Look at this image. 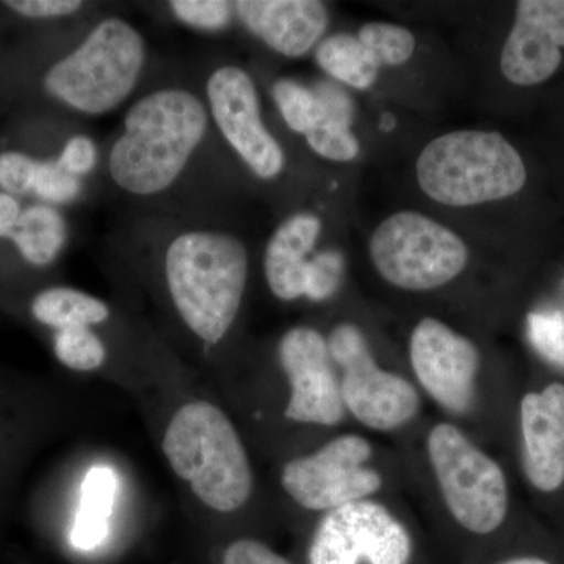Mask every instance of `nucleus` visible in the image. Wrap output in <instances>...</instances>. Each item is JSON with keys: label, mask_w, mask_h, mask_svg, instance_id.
<instances>
[{"label": "nucleus", "mask_w": 564, "mask_h": 564, "mask_svg": "<svg viewBox=\"0 0 564 564\" xmlns=\"http://www.w3.org/2000/svg\"><path fill=\"white\" fill-rule=\"evenodd\" d=\"M410 361L415 380L437 406L455 415L473 410L480 373V352L473 340L425 317L411 333Z\"/></svg>", "instance_id": "obj_11"}, {"label": "nucleus", "mask_w": 564, "mask_h": 564, "mask_svg": "<svg viewBox=\"0 0 564 564\" xmlns=\"http://www.w3.org/2000/svg\"><path fill=\"white\" fill-rule=\"evenodd\" d=\"M350 126L351 122L322 115L321 121L304 137L311 150L321 158L334 162H350L361 151Z\"/></svg>", "instance_id": "obj_25"}, {"label": "nucleus", "mask_w": 564, "mask_h": 564, "mask_svg": "<svg viewBox=\"0 0 564 564\" xmlns=\"http://www.w3.org/2000/svg\"><path fill=\"white\" fill-rule=\"evenodd\" d=\"M486 564H556L554 560L540 554H514L492 560Z\"/></svg>", "instance_id": "obj_35"}, {"label": "nucleus", "mask_w": 564, "mask_h": 564, "mask_svg": "<svg viewBox=\"0 0 564 564\" xmlns=\"http://www.w3.org/2000/svg\"><path fill=\"white\" fill-rule=\"evenodd\" d=\"M393 126H395V118H393L392 115L384 113L383 118H381V131L391 132Z\"/></svg>", "instance_id": "obj_36"}, {"label": "nucleus", "mask_w": 564, "mask_h": 564, "mask_svg": "<svg viewBox=\"0 0 564 564\" xmlns=\"http://www.w3.org/2000/svg\"><path fill=\"white\" fill-rule=\"evenodd\" d=\"M165 276L177 314L204 344L232 328L248 282V251L231 234H181L166 250Z\"/></svg>", "instance_id": "obj_2"}, {"label": "nucleus", "mask_w": 564, "mask_h": 564, "mask_svg": "<svg viewBox=\"0 0 564 564\" xmlns=\"http://www.w3.org/2000/svg\"><path fill=\"white\" fill-rule=\"evenodd\" d=\"M519 421L527 480L536 491H558L564 485V384L525 393Z\"/></svg>", "instance_id": "obj_15"}, {"label": "nucleus", "mask_w": 564, "mask_h": 564, "mask_svg": "<svg viewBox=\"0 0 564 564\" xmlns=\"http://www.w3.org/2000/svg\"><path fill=\"white\" fill-rule=\"evenodd\" d=\"M221 564H295L285 558L269 544L254 538H240L223 552Z\"/></svg>", "instance_id": "obj_31"}, {"label": "nucleus", "mask_w": 564, "mask_h": 564, "mask_svg": "<svg viewBox=\"0 0 564 564\" xmlns=\"http://www.w3.org/2000/svg\"><path fill=\"white\" fill-rule=\"evenodd\" d=\"M7 7L25 18H62L77 13L80 0H9Z\"/></svg>", "instance_id": "obj_33"}, {"label": "nucleus", "mask_w": 564, "mask_h": 564, "mask_svg": "<svg viewBox=\"0 0 564 564\" xmlns=\"http://www.w3.org/2000/svg\"><path fill=\"white\" fill-rule=\"evenodd\" d=\"M306 564H423L410 527L383 503L359 500L323 513Z\"/></svg>", "instance_id": "obj_9"}, {"label": "nucleus", "mask_w": 564, "mask_h": 564, "mask_svg": "<svg viewBox=\"0 0 564 564\" xmlns=\"http://www.w3.org/2000/svg\"><path fill=\"white\" fill-rule=\"evenodd\" d=\"M117 489V474L110 467L95 466L85 475L79 510L70 532V543L77 551H95L109 536V519Z\"/></svg>", "instance_id": "obj_18"}, {"label": "nucleus", "mask_w": 564, "mask_h": 564, "mask_svg": "<svg viewBox=\"0 0 564 564\" xmlns=\"http://www.w3.org/2000/svg\"><path fill=\"white\" fill-rule=\"evenodd\" d=\"M68 237L61 212L46 204H36L21 212L9 239L13 240L22 258L33 265H50L61 254Z\"/></svg>", "instance_id": "obj_19"}, {"label": "nucleus", "mask_w": 564, "mask_h": 564, "mask_svg": "<svg viewBox=\"0 0 564 564\" xmlns=\"http://www.w3.org/2000/svg\"><path fill=\"white\" fill-rule=\"evenodd\" d=\"M373 445L361 434L345 433L322 445L314 454L285 463L281 486L307 511H328L372 499L383 488V477L369 466Z\"/></svg>", "instance_id": "obj_10"}, {"label": "nucleus", "mask_w": 564, "mask_h": 564, "mask_svg": "<svg viewBox=\"0 0 564 564\" xmlns=\"http://www.w3.org/2000/svg\"><path fill=\"white\" fill-rule=\"evenodd\" d=\"M326 343L334 366L343 370L339 381L345 411L356 421L373 432L389 433L417 417V389L402 375L378 366L358 326L340 323Z\"/></svg>", "instance_id": "obj_8"}, {"label": "nucleus", "mask_w": 564, "mask_h": 564, "mask_svg": "<svg viewBox=\"0 0 564 564\" xmlns=\"http://www.w3.org/2000/svg\"><path fill=\"white\" fill-rule=\"evenodd\" d=\"M162 451L204 507L234 513L251 499L250 456L231 419L215 404L196 400L181 406L163 434Z\"/></svg>", "instance_id": "obj_3"}, {"label": "nucleus", "mask_w": 564, "mask_h": 564, "mask_svg": "<svg viewBox=\"0 0 564 564\" xmlns=\"http://www.w3.org/2000/svg\"><path fill=\"white\" fill-rule=\"evenodd\" d=\"M174 17L199 31H223L232 20L234 3L223 0H173Z\"/></svg>", "instance_id": "obj_27"}, {"label": "nucleus", "mask_w": 564, "mask_h": 564, "mask_svg": "<svg viewBox=\"0 0 564 564\" xmlns=\"http://www.w3.org/2000/svg\"><path fill=\"white\" fill-rule=\"evenodd\" d=\"M318 66L333 79L343 82L356 90H367L378 79L380 65L358 36L336 33L318 44L315 51Z\"/></svg>", "instance_id": "obj_21"}, {"label": "nucleus", "mask_w": 564, "mask_h": 564, "mask_svg": "<svg viewBox=\"0 0 564 564\" xmlns=\"http://www.w3.org/2000/svg\"><path fill=\"white\" fill-rule=\"evenodd\" d=\"M54 352L58 361L74 372L101 369L107 348L91 328H70L55 333Z\"/></svg>", "instance_id": "obj_22"}, {"label": "nucleus", "mask_w": 564, "mask_h": 564, "mask_svg": "<svg viewBox=\"0 0 564 564\" xmlns=\"http://www.w3.org/2000/svg\"><path fill=\"white\" fill-rule=\"evenodd\" d=\"M358 39L380 66L403 65L415 51L413 33L388 22H369L361 28Z\"/></svg>", "instance_id": "obj_24"}, {"label": "nucleus", "mask_w": 564, "mask_h": 564, "mask_svg": "<svg viewBox=\"0 0 564 564\" xmlns=\"http://www.w3.org/2000/svg\"><path fill=\"white\" fill-rule=\"evenodd\" d=\"M417 181L433 202L451 207L510 198L524 188L525 163L499 132L456 131L423 148Z\"/></svg>", "instance_id": "obj_4"}, {"label": "nucleus", "mask_w": 564, "mask_h": 564, "mask_svg": "<svg viewBox=\"0 0 564 564\" xmlns=\"http://www.w3.org/2000/svg\"><path fill=\"white\" fill-rule=\"evenodd\" d=\"M278 356L289 381L285 417L304 425H339L347 411L325 337L310 326H296L282 336Z\"/></svg>", "instance_id": "obj_13"}, {"label": "nucleus", "mask_w": 564, "mask_h": 564, "mask_svg": "<svg viewBox=\"0 0 564 564\" xmlns=\"http://www.w3.org/2000/svg\"><path fill=\"white\" fill-rule=\"evenodd\" d=\"M40 161L22 154L7 151L0 154V188L9 195L33 193Z\"/></svg>", "instance_id": "obj_30"}, {"label": "nucleus", "mask_w": 564, "mask_h": 564, "mask_svg": "<svg viewBox=\"0 0 564 564\" xmlns=\"http://www.w3.org/2000/svg\"><path fill=\"white\" fill-rule=\"evenodd\" d=\"M529 332L538 351L564 367V314H530Z\"/></svg>", "instance_id": "obj_29"}, {"label": "nucleus", "mask_w": 564, "mask_h": 564, "mask_svg": "<svg viewBox=\"0 0 564 564\" xmlns=\"http://www.w3.org/2000/svg\"><path fill=\"white\" fill-rule=\"evenodd\" d=\"M207 99L215 124L245 163L262 180L284 170V151L262 121L258 90L239 66H221L207 80Z\"/></svg>", "instance_id": "obj_12"}, {"label": "nucleus", "mask_w": 564, "mask_h": 564, "mask_svg": "<svg viewBox=\"0 0 564 564\" xmlns=\"http://www.w3.org/2000/svg\"><path fill=\"white\" fill-rule=\"evenodd\" d=\"M58 163L74 176H85L91 173L98 163V148L90 137H73L63 148Z\"/></svg>", "instance_id": "obj_32"}, {"label": "nucleus", "mask_w": 564, "mask_h": 564, "mask_svg": "<svg viewBox=\"0 0 564 564\" xmlns=\"http://www.w3.org/2000/svg\"><path fill=\"white\" fill-rule=\"evenodd\" d=\"M426 454L445 508L459 532L477 541L499 532L510 508L500 464L448 422L430 430Z\"/></svg>", "instance_id": "obj_6"}, {"label": "nucleus", "mask_w": 564, "mask_h": 564, "mask_svg": "<svg viewBox=\"0 0 564 564\" xmlns=\"http://www.w3.org/2000/svg\"><path fill=\"white\" fill-rule=\"evenodd\" d=\"M345 270L344 256L328 250L310 259L306 269L304 296L313 302H325L339 291Z\"/></svg>", "instance_id": "obj_26"}, {"label": "nucleus", "mask_w": 564, "mask_h": 564, "mask_svg": "<svg viewBox=\"0 0 564 564\" xmlns=\"http://www.w3.org/2000/svg\"><path fill=\"white\" fill-rule=\"evenodd\" d=\"M562 47L564 0H521L500 55V69L511 84H543L562 65Z\"/></svg>", "instance_id": "obj_14"}, {"label": "nucleus", "mask_w": 564, "mask_h": 564, "mask_svg": "<svg viewBox=\"0 0 564 564\" xmlns=\"http://www.w3.org/2000/svg\"><path fill=\"white\" fill-rule=\"evenodd\" d=\"M234 11L252 35L291 58L313 50L329 22L325 3L317 0H240Z\"/></svg>", "instance_id": "obj_16"}, {"label": "nucleus", "mask_w": 564, "mask_h": 564, "mask_svg": "<svg viewBox=\"0 0 564 564\" xmlns=\"http://www.w3.org/2000/svg\"><path fill=\"white\" fill-rule=\"evenodd\" d=\"M33 193L47 203H70L82 193L80 177L66 172L58 161L40 162Z\"/></svg>", "instance_id": "obj_28"}, {"label": "nucleus", "mask_w": 564, "mask_h": 564, "mask_svg": "<svg viewBox=\"0 0 564 564\" xmlns=\"http://www.w3.org/2000/svg\"><path fill=\"white\" fill-rule=\"evenodd\" d=\"M322 231L321 218L296 214L282 223L267 245L263 270L267 284L276 299L293 302L304 296L307 256Z\"/></svg>", "instance_id": "obj_17"}, {"label": "nucleus", "mask_w": 564, "mask_h": 564, "mask_svg": "<svg viewBox=\"0 0 564 564\" xmlns=\"http://www.w3.org/2000/svg\"><path fill=\"white\" fill-rule=\"evenodd\" d=\"M21 206L9 193L0 192V237H10L14 225L20 220Z\"/></svg>", "instance_id": "obj_34"}, {"label": "nucleus", "mask_w": 564, "mask_h": 564, "mask_svg": "<svg viewBox=\"0 0 564 564\" xmlns=\"http://www.w3.org/2000/svg\"><path fill=\"white\" fill-rule=\"evenodd\" d=\"M32 314L55 332L91 328L106 323L110 310L102 300L70 288H52L39 293L32 302Z\"/></svg>", "instance_id": "obj_20"}, {"label": "nucleus", "mask_w": 564, "mask_h": 564, "mask_svg": "<svg viewBox=\"0 0 564 564\" xmlns=\"http://www.w3.org/2000/svg\"><path fill=\"white\" fill-rule=\"evenodd\" d=\"M273 99L285 124L306 135L321 121L322 106L317 95L300 82L281 79L273 85Z\"/></svg>", "instance_id": "obj_23"}, {"label": "nucleus", "mask_w": 564, "mask_h": 564, "mask_svg": "<svg viewBox=\"0 0 564 564\" xmlns=\"http://www.w3.org/2000/svg\"><path fill=\"white\" fill-rule=\"evenodd\" d=\"M370 259L386 282L403 291L443 288L466 269L469 251L433 218L403 210L386 218L370 239Z\"/></svg>", "instance_id": "obj_7"}, {"label": "nucleus", "mask_w": 564, "mask_h": 564, "mask_svg": "<svg viewBox=\"0 0 564 564\" xmlns=\"http://www.w3.org/2000/svg\"><path fill=\"white\" fill-rule=\"evenodd\" d=\"M209 117L193 93L165 88L144 96L126 115L124 132L111 148L109 172L133 195L172 187L206 137Z\"/></svg>", "instance_id": "obj_1"}, {"label": "nucleus", "mask_w": 564, "mask_h": 564, "mask_svg": "<svg viewBox=\"0 0 564 564\" xmlns=\"http://www.w3.org/2000/svg\"><path fill=\"white\" fill-rule=\"evenodd\" d=\"M147 61L143 36L128 21L99 22L76 51L55 63L44 87L58 101L84 115L107 113L135 90Z\"/></svg>", "instance_id": "obj_5"}]
</instances>
